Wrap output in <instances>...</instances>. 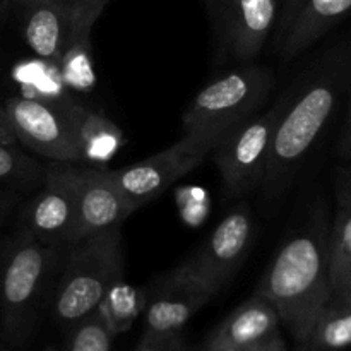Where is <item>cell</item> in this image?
<instances>
[{
    "mask_svg": "<svg viewBox=\"0 0 351 351\" xmlns=\"http://www.w3.org/2000/svg\"><path fill=\"white\" fill-rule=\"evenodd\" d=\"M218 141L216 137L182 136L173 146L129 167L108 170V175L130 208L137 211L197 168L211 154Z\"/></svg>",
    "mask_w": 351,
    "mask_h": 351,
    "instance_id": "cell-7",
    "label": "cell"
},
{
    "mask_svg": "<svg viewBox=\"0 0 351 351\" xmlns=\"http://www.w3.org/2000/svg\"><path fill=\"white\" fill-rule=\"evenodd\" d=\"M17 2H29V0H17Z\"/></svg>",
    "mask_w": 351,
    "mask_h": 351,
    "instance_id": "cell-31",
    "label": "cell"
},
{
    "mask_svg": "<svg viewBox=\"0 0 351 351\" xmlns=\"http://www.w3.org/2000/svg\"><path fill=\"white\" fill-rule=\"evenodd\" d=\"M65 101L53 103L33 96H12L2 108L17 143L51 163L81 165L74 130L64 108Z\"/></svg>",
    "mask_w": 351,
    "mask_h": 351,
    "instance_id": "cell-9",
    "label": "cell"
},
{
    "mask_svg": "<svg viewBox=\"0 0 351 351\" xmlns=\"http://www.w3.org/2000/svg\"><path fill=\"white\" fill-rule=\"evenodd\" d=\"M256 225L245 202L230 209L206 242L182 266L219 293L245 261L252 247Z\"/></svg>",
    "mask_w": 351,
    "mask_h": 351,
    "instance_id": "cell-11",
    "label": "cell"
},
{
    "mask_svg": "<svg viewBox=\"0 0 351 351\" xmlns=\"http://www.w3.org/2000/svg\"><path fill=\"white\" fill-rule=\"evenodd\" d=\"M274 88L269 67L245 62L195 95L182 115V136L221 139L230 129L261 112Z\"/></svg>",
    "mask_w": 351,
    "mask_h": 351,
    "instance_id": "cell-5",
    "label": "cell"
},
{
    "mask_svg": "<svg viewBox=\"0 0 351 351\" xmlns=\"http://www.w3.org/2000/svg\"><path fill=\"white\" fill-rule=\"evenodd\" d=\"M215 295L213 288L180 264L147 290L144 336L178 335Z\"/></svg>",
    "mask_w": 351,
    "mask_h": 351,
    "instance_id": "cell-12",
    "label": "cell"
},
{
    "mask_svg": "<svg viewBox=\"0 0 351 351\" xmlns=\"http://www.w3.org/2000/svg\"><path fill=\"white\" fill-rule=\"evenodd\" d=\"M249 351H288V346L287 343H285L283 336L278 332V335L271 336L269 339H266V341L261 343V345L254 346V348Z\"/></svg>",
    "mask_w": 351,
    "mask_h": 351,
    "instance_id": "cell-26",
    "label": "cell"
},
{
    "mask_svg": "<svg viewBox=\"0 0 351 351\" xmlns=\"http://www.w3.org/2000/svg\"><path fill=\"white\" fill-rule=\"evenodd\" d=\"M280 0H213L218 34L237 62H252L263 51L274 24Z\"/></svg>",
    "mask_w": 351,
    "mask_h": 351,
    "instance_id": "cell-13",
    "label": "cell"
},
{
    "mask_svg": "<svg viewBox=\"0 0 351 351\" xmlns=\"http://www.w3.org/2000/svg\"><path fill=\"white\" fill-rule=\"evenodd\" d=\"M91 33L93 29H82L81 33L75 34L55 62L64 86L74 91H89L96 84Z\"/></svg>",
    "mask_w": 351,
    "mask_h": 351,
    "instance_id": "cell-21",
    "label": "cell"
},
{
    "mask_svg": "<svg viewBox=\"0 0 351 351\" xmlns=\"http://www.w3.org/2000/svg\"><path fill=\"white\" fill-rule=\"evenodd\" d=\"M0 351H2V348H0Z\"/></svg>",
    "mask_w": 351,
    "mask_h": 351,
    "instance_id": "cell-33",
    "label": "cell"
},
{
    "mask_svg": "<svg viewBox=\"0 0 351 351\" xmlns=\"http://www.w3.org/2000/svg\"><path fill=\"white\" fill-rule=\"evenodd\" d=\"M136 351H185L184 335L143 336Z\"/></svg>",
    "mask_w": 351,
    "mask_h": 351,
    "instance_id": "cell-24",
    "label": "cell"
},
{
    "mask_svg": "<svg viewBox=\"0 0 351 351\" xmlns=\"http://www.w3.org/2000/svg\"><path fill=\"white\" fill-rule=\"evenodd\" d=\"M45 170L36 160L17 149L16 144H0V191L26 192L43 182Z\"/></svg>",
    "mask_w": 351,
    "mask_h": 351,
    "instance_id": "cell-22",
    "label": "cell"
},
{
    "mask_svg": "<svg viewBox=\"0 0 351 351\" xmlns=\"http://www.w3.org/2000/svg\"><path fill=\"white\" fill-rule=\"evenodd\" d=\"M285 101L287 95L230 129L211 151L213 161L221 175L223 192L228 199L243 197L263 187L274 127Z\"/></svg>",
    "mask_w": 351,
    "mask_h": 351,
    "instance_id": "cell-6",
    "label": "cell"
},
{
    "mask_svg": "<svg viewBox=\"0 0 351 351\" xmlns=\"http://www.w3.org/2000/svg\"><path fill=\"white\" fill-rule=\"evenodd\" d=\"M300 351H311V350H307V348H302Z\"/></svg>",
    "mask_w": 351,
    "mask_h": 351,
    "instance_id": "cell-32",
    "label": "cell"
},
{
    "mask_svg": "<svg viewBox=\"0 0 351 351\" xmlns=\"http://www.w3.org/2000/svg\"><path fill=\"white\" fill-rule=\"evenodd\" d=\"M43 351H58V350L55 348V346H51V345H50V346H47V348H45Z\"/></svg>",
    "mask_w": 351,
    "mask_h": 351,
    "instance_id": "cell-30",
    "label": "cell"
},
{
    "mask_svg": "<svg viewBox=\"0 0 351 351\" xmlns=\"http://www.w3.org/2000/svg\"><path fill=\"white\" fill-rule=\"evenodd\" d=\"M302 348L343 351L351 346V302L332 300L319 312Z\"/></svg>",
    "mask_w": 351,
    "mask_h": 351,
    "instance_id": "cell-19",
    "label": "cell"
},
{
    "mask_svg": "<svg viewBox=\"0 0 351 351\" xmlns=\"http://www.w3.org/2000/svg\"><path fill=\"white\" fill-rule=\"evenodd\" d=\"M280 324L281 319L276 307L263 295L254 293L226 315L208 343L249 351L278 335Z\"/></svg>",
    "mask_w": 351,
    "mask_h": 351,
    "instance_id": "cell-16",
    "label": "cell"
},
{
    "mask_svg": "<svg viewBox=\"0 0 351 351\" xmlns=\"http://www.w3.org/2000/svg\"><path fill=\"white\" fill-rule=\"evenodd\" d=\"M62 249L26 232L7 247L0 266V308L5 338L14 345H23L33 332Z\"/></svg>",
    "mask_w": 351,
    "mask_h": 351,
    "instance_id": "cell-4",
    "label": "cell"
},
{
    "mask_svg": "<svg viewBox=\"0 0 351 351\" xmlns=\"http://www.w3.org/2000/svg\"><path fill=\"white\" fill-rule=\"evenodd\" d=\"M206 351H245V350H239V348H233V346L213 345V343H208V345H206Z\"/></svg>",
    "mask_w": 351,
    "mask_h": 351,
    "instance_id": "cell-28",
    "label": "cell"
},
{
    "mask_svg": "<svg viewBox=\"0 0 351 351\" xmlns=\"http://www.w3.org/2000/svg\"><path fill=\"white\" fill-rule=\"evenodd\" d=\"M338 153L343 160L351 163V99L348 105V112H346L345 117V123H343L341 136H339Z\"/></svg>",
    "mask_w": 351,
    "mask_h": 351,
    "instance_id": "cell-25",
    "label": "cell"
},
{
    "mask_svg": "<svg viewBox=\"0 0 351 351\" xmlns=\"http://www.w3.org/2000/svg\"><path fill=\"white\" fill-rule=\"evenodd\" d=\"M146 302V290L129 285L123 278H119L108 288L96 311L99 312L110 331L117 336L132 328L139 315H143Z\"/></svg>",
    "mask_w": 351,
    "mask_h": 351,
    "instance_id": "cell-20",
    "label": "cell"
},
{
    "mask_svg": "<svg viewBox=\"0 0 351 351\" xmlns=\"http://www.w3.org/2000/svg\"><path fill=\"white\" fill-rule=\"evenodd\" d=\"M351 14V0H283L278 9L276 51L290 62Z\"/></svg>",
    "mask_w": 351,
    "mask_h": 351,
    "instance_id": "cell-14",
    "label": "cell"
},
{
    "mask_svg": "<svg viewBox=\"0 0 351 351\" xmlns=\"http://www.w3.org/2000/svg\"><path fill=\"white\" fill-rule=\"evenodd\" d=\"M256 293L276 307L281 322L302 345L319 312L332 298L329 225L324 211L314 213L281 243Z\"/></svg>",
    "mask_w": 351,
    "mask_h": 351,
    "instance_id": "cell-2",
    "label": "cell"
},
{
    "mask_svg": "<svg viewBox=\"0 0 351 351\" xmlns=\"http://www.w3.org/2000/svg\"><path fill=\"white\" fill-rule=\"evenodd\" d=\"M23 221V232L43 243L69 247L75 242L74 201L69 189L48 168L41 191L26 206Z\"/></svg>",
    "mask_w": 351,
    "mask_h": 351,
    "instance_id": "cell-15",
    "label": "cell"
},
{
    "mask_svg": "<svg viewBox=\"0 0 351 351\" xmlns=\"http://www.w3.org/2000/svg\"><path fill=\"white\" fill-rule=\"evenodd\" d=\"M336 216L329 226V280L332 300L351 302V168L338 173Z\"/></svg>",
    "mask_w": 351,
    "mask_h": 351,
    "instance_id": "cell-18",
    "label": "cell"
},
{
    "mask_svg": "<svg viewBox=\"0 0 351 351\" xmlns=\"http://www.w3.org/2000/svg\"><path fill=\"white\" fill-rule=\"evenodd\" d=\"M0 144H5V146H12V144H17L16 136L10 130L9 123H7L5 115H3V108L0 106Z\"/></svg>",
    "mask_w": 351,
    "mask_h": 351,
    "instance_id": "cell-27",
    "label": "cell"
},
{
    "mask_svg": "<svg viewBox=\"0 0 351 351\" xmlns=\"http://www.w3.org/2000/svg\"><path fill=\"white\" fill-rule=\"evenodd\" d=\"M120 228L86 237L67 247V259L51 297V314L64 328L93 314L108 288L123 278Z\"/></svg>",
    "mask_w": 351,
    "mask_h": 351,
    "instance_id": "cell-3",
    "label": "cell"
},
{
    "mask_svg": "<svg viewBox=\"0 0 351 351\" xmlns=\"http://www.w3.org/2000/svg\"><path fill=\"white\" fill-rule=\"evenodd\" d=\"M115 335L110 331L98 311L67 328L62 351H112Z\"/></svg>",
    "mask_w": 351,
    "mask_h": 351,
    "instance_id": "cell-23",
    "label": "cell"
},
{
    "mask_svg": "<svg viewBox=\"0 0 351 351\" xmlns=\"http://www.w3.org/2000/svg\"><path fill=\"white\" fill-rule=\"evenodd\" d=\"M108 2L110 0L24 2V40L38 57L55 64L75 34L95 27Z\"/></svg>",
    "mask_w": 351,
    "mask_h": 351,
    "instance_id": "cell-10",
    "label": "cell"
},
{
    "mask_svg": "<svg viewBox=\"0 0 351 351\" xmlns=\"http://www.w3.org/2000/svg\"><path fill=\"white\" fill-rule=\"evenodd\" d=\"M351 79V45L329 50L287 93L274 127L271 156L263 182L264 197L276 201L288 191L302 165L331 122Z\"/></svg>",
    "mask_w": 351,
    "mask_h": 351,
    "instance_id": "cell-1",
    "label": "cell"
},
{
    "mask_svg": "<svg viewBox=\"0 0 351 351\" xmlns=\"http://www.w3.org/2000/svg\"><path fill=\"white\" fill-rule=\"evenodd\" d=\"M64 108L71 120L82 163L105 168L125 144L122 129L117 127L101 110L86 108L72 99L64 103Z\"/></svg>",
    "mask_w": 351,
    "mask_h": 351,
    "instance_id": "cell-17",
    "label": "cell"
},
{
    "mask_svg": "<svg viewBox=\"0 0 351 351\" xmlns=\"http://www.w3.org/2000/svg\"><path fill=\"white\" fill-rule=\"evenodd\" d=\"M48 170L72 195L75 209V242L122 226L134 213L122 192L110 178L106 168L51 163Z\"/></svg>",
    "mask_w": 351,
    "mask_h": 351,
    "instance_id": "cell-8",
    "label": "cell"
},
{
    "mask_svg": "<svg viewBox=\"0 0 351 351\" xmlns=\"http://www.w3.org/2000/svg\"><path fill=\"white\" fill-rule=\"evenodd\" d=\"M202 3H204L206 5V9H211V5H213V0H202Z\"/></svg>",
    "mask_w": 351,
    "mask_h": 351,
    "instance_id": "cell-29",
    "label": "cell"
}]
</instances>
